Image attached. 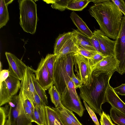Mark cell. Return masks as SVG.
Segmentation results:
<instances>
[{
	"label": "cell",
	"mask_w": 125,
	"mask_h": 125,
	"mask_svg": "<svg viewBox=\"0 0 125 125\" xmlns=\"http://www.w3.org/2000/svg\"><path fill=\"white\" fill-rule=\"evenodd\" d=\"M20 24L24 31L32 34L35 32L38 20L37 5L32 0H18Z\"/></svg>",
	"instance_id": "obj_4"
},
{
	"label": "cell",
	"mask_w": 125,
	"mask_h": 125,
	"mask_svg": "<svg viewBox=\"0 0 125 125\" xmlns=\"http://www.w3.org/2000/svg\"><path fill=\"white\" fill-rule=\"evenodd\" d=\"M4 125H11L10 120L9 118H8Z\"/></svg>",
	"instance_id": "obj_43"
},
{
	"label": "cell",
	"mask_w": 125,
	"mask_h": 125,
	"mask_svg": "<svg viewBox=\"0 0 125 125\" xmlns=\"http://www.w3.org/2000/svg\"><path fill=\"white\" fill-rule=\"evenodd\" d=\"M106 102L108 103L112 107L125 114V103L120 98L110 84L106 91Z\"/></svg>",
	"instance_id": "obj_14"
},
{
	"label": "cell",
	"mask_w": 125,
	"mask_h": 125,
	"mask_svg": "<svg viewBox=\"0 0 125 125\" xmlns=\"http://www.w3.org/2000/svg\"></svg>",
	"instance_id": "obj_47"
},
{
	"label": "cell",
	"mask_w": 125,
	"mask_h": 125,
	"mask_svg": "<svg viewBox=\"0 0 125 125\" xmlns=\"http://www.w3.org/2000/svg\"><path fill=\"white\" fill-rule=\"evenodd\" d=\"M66 41L60 51L57 57L70 53H76L78 52V47L77 44L76 40L74 33Z\"/></svg>",
	"instance_id": "obj_16"
},
{
	"label": "cell",
	"mask_w": 125,
	"mask_h": 125,
	"mask_svg": "<svg viewBox=\"0 0 125 125\" xmlns=\"http://www.w3.org/2000/svg\"><path fill=\"white\" fill-rule=\"evenodd\" d=\"M13 1L0 0V28L5 26L9 20L7 7Z\"/></svg>",
	"instance_id": "obj_18"
},
{
	"label": "cell",
	"mask_w": 125,
	"mask_h": 125,
	"mask_svg": "<svg viewBox=\"0 0 125 125\" xmlns=\"http://www.w3.org/2000/svg\"><path fill=\"white\" fill-rule=\"evenodd\" d=\"M5 54L9 64L10 75L21 81L27 66L14 54L7 52Z\"/></svg>",
	"instance_id": "obj_11"
},
{
	"label": "cell",
	"mask_w": 125,
	"mask_h": 125,
	"mask_svg": "<svg viewBox=\"0 0 125 125\" xmlns=\"http://www.w3.org/2000/svg\"><path fill=\"white\" fill-rule=\"evenodd\" d=\"M91 41L95 51L98 52H101V50L99 43L98 40L94 35L91 38Z\"/></svg>",
	"instance_id": "obj_37"
},
{
	"label": "cell",
	"mask_w": 125,
	"mask_h": 125,
	"mask_svg": "<svg viewBox=\"0 0 125 125\" xmlns=\"http://www.w3.org/2000/svg\"><path fill=\"white\" fill-rule=\"evenodd\" d=\"M51 101L54 104L55 108L60 107L62 104L61 103V95L54 85L52 86L48 90Z\"/></svg>",
	"instance_id": "obj_27"
},
{
	"label": "cell",
	"mask_w": 125,
	"mask_h": 125,
	"mask_svg": "<svg viewBox=\"0 0 125 125\" xmlns=\"http://www.w3.org/2000/svg\"><path fill=\"white\" fill-rule=\"evenodd\" d=\"M12 96L10 95L5 81L0 83V106L8 103Z\"/></svg>",
	"instance_id": "obj_24"
},
{
	"label": "cell",
	"mask_w": 125,
	"mask_h": 125,
	"mask_svg": "<svg viewBox=\"0 0 125 125\" xmlns=\"http://www.w3.org/2000/svg\"><path fill=\"white\" fill-rule=\"evenodd\" d=\"M93 33L99 42L101 53L105 56H115V41L110 39L100 30H94Z\"/></svg>",
	"instance_id": "obj_12"
},
{
	"label": "cell",
	"mask_w": 125,
	"mask_h": 125,
	"mask_svg": "<svg viewBox=\"0 0 125 125\" xmlns=\"http://www.w3.org/2000/svg\"><path fill=\"white\" fill-rule=\"evenodd\" d=\"M45 106L34 107L33 112L34 122L38 125H44Z\"/></svg>",
	"instance_id": "obj_28"
},
{
	"label": "cell",
	"mask_w": 125,
	"mask_h": 125,
	"mask_svg": "<svg viewBox=\"0 0 125 125\" xmlns=\"http://www.w3.org/2000/svg\"><path fill=\"white\" fill-rule=\"evenodd\" d=\"M0 71L2 70V64L1 61L0 63Z\"/></svg>",
	"instance_id": "obj_45"
},
{
	"label": "cell",
	"mask_w": 125,
	"mask_h": 125,
	"mask_svg": "<svg viewBox=\"0 0 125 125\" xmlns=\"http://www.w3.org/2000/svg\"><path fill=\"white\" fill-rule=\"evenodd\" d=\"M124 1H125V0H124Z\"/></svg>",
	"instance_id": "obj_46"
},
{
	"label": "cell",
	"mask_w": 125,
	"mask_h": 125,
	"mask_svg": "<svg viewBox=\"0 0 125 125\" xmlns=\"http://www.w3.org/2000/svg\"><path fill=\"white\" fill-rule=\"evenodd\" d=\"M70 17L73 23L77 28L78 30L80 32L90 38L93 36V33L82 18L75 12H72Z\"/></svg>",
	"instance_id": "obj_15"
},
{
	"label": "cell",
	"mask_w": 125,
	"mask_h": 125,
	"mask_svg": "<svg viewBox=\"0 0 125 125\" xmlns=\"http://www.w3.org/2000/svg\"><path fill=\"white\" fill-rule=\"evenodd\" d=\"M113 74L93 71L90 86L84 84L80 88V96L89 106L100 116L102 104L106 102V95L109 81Z\"/></svg>",
	"instance_id": "obj_2"
},
{
	"label": "cell",
	"mask_w": 125,
	"mask_h": 125,
	"mask_svg": "<svg viewBox=\"0 0 125 125\" xmlns=\"http://www.w3.org/2000/svg\"><path fill=\"white\" fill-rule=\"evenodd\" d=\"M33 105L34 107H43L45 106L36 92L34 94Z\"/></svg>",
	"instance_id": "obj_39"
},
{
	"label": "cell",
	"mask_w": 125,
	"mask_h": 125,
	"mask_svg": "<svg viewBox=\"0 0 125 125\" xmlns=\"http://www.w3.org/2000/svg\"><path fill=\"white\" fill-rule=\"evenodd\" d=\"M61 95L62 105L66 109L75 113L80 117L82 116L85 109L80 97H77L67 87Z\"/></svg>",
	"instance_id": "obj_8"
},
{
	"label": "cell",
	"mask_w": 125,
	"mask_h": 125,
	"mask_svg": "<svg viewBox=\"0 0 125 125\" xmlns=\"http://www.w3.org/2000/svg\"><path fill=\"white\" fill-rule=\"evenodd\" d=\"M5 81L10 95L12 96H15L20 87V80L15 77L9 75Z\"/></svg>",
	"instance_id": "obj_20"
},
{
	"label": "cell",
	"mask_w": 125,
	"mask_h": 125,
	"mask_svg": "<svg viewBox=\"0 0 125 125\" xmlns=\"http://www.w3.org/2000/svg\"><path fill=\"white\" fill-rule=\"evenodd\" d=\"M101 52H97L91 59H88L89 64L92 67L102 60L105 57Z\"/></svg>",
	"instance_id": "obj_32"
},
{
	"label": "cell",
	"mask_w": 125,
	"mask_h": 125,
	"mask_svg": "<svg viewBox=\"0 0 125 125\" xmlns=\"http://www.w3.org/2000/svg\"><path fill=\"white\" fill-rule=\"evenodd\" d=\"M97 52L96 51L89 50L78 47V52L88 59H91Z\"/></svg>",
	"instance_id": "obj_31"
},
{
	"label": "cell",
	"mask_w": 125,
	"mask_h": 125,
	"mask_svg": "<svg viewBox=\"0 0 125 125\" xmlns=\"http://www.w3.org/2000/svg\"><path fill=\"white\" fill-rule=\"evenodd\" d=\"M73 31L76 38L78 47L87 50L96 51L92 44L91 38L83 34L78 29H73Z\"/></svg>",
	"instance_id": "obj_17"
},
{
	"label": "cell",
	"mask_w": 125,
	"mask_h": 125,
	"mask_svg": "<svg viewBox=\"0 0 125 125\" xmlns=\"http://www.w3.org/2000/svg\"><path fill=\"white\" fill-rule=\"evenodd\" d=\"M73 62L76 76L83 84L89 87L93 71L88 59L77 52L74 55Z\"/></svg>",
	"instance_id": "obj_6"
},
{
	"label": "cell",
	"mask_w": 125,
	"mask_h": 125,
	"mask_svg": "<svg viewBox=\"0 0 125 125\" xmlns=\"http://www.w3.org/2000/svg\"><path fill=\"white\" fill-rule=\"evenodd\" d=\"M57 56V55L54 54H48L45 57L46 59V66L48 72L51 78L53 80L54 64Z\"/></svg>",
	"instance_id": "obj_30"
},
{
	"label": "cell",
	"mask_w": 125,
	"mask_h": 125,
	"mask_svg": "<svg viewBox=\"0 0 125 125\" xmlns=\"http://www.w3.org/2000/svg\"><path fill=\"white\" fill-rule=\"evenodd\" d=\"M71 79L74 83L76 88H79L80 89L82 87L83 84L82 83L75 75L74 73H73Z\"/></svg>",
	"instance_id": "obj_38"
},
{
	"label": "cell",
	"mask_w": 125,
	"mask_h": 125,
	"mask_svg": "<svg viewBox=\"0 0 125 125\" xmlns=\"http://www.w3.org/2000/svg\"><path fill=\"white\" fill-rule=\"evenodd\" d=\"M92 2L94 4L89 10L90 14L106 36L115 40L122 24L123 13L112 0H92Z\"/></svg>",
	"instance_id": "obj_1"
},
{
	"label": "cell",
	"mask_w": 125,
	"mask_h": 125,
	"mask_svg": "<svg viewBox=\"0 0 125 125\" xmlns=\"http://www.w3.org/2000/svg\"><path fill=\"white\" fill-rule=\"evenodd\" d=\"M115 56L119 63L117 71L122 75L125 73V16H123L121 27L115 39Z\"/></svg>",
	"instance_id": "obj_7"
},
{
	"label": "cell",
	"mask_w": 125,
	"mask_h": 125,
	"mask_svg": "<svg viewBox=\"0 0 125 125\" xmlns=\"http://www.w3.org/2000/svg\"><path fill=\"white\" fill-rule=\"evenodd\" d=\"M35 70L27 66L21 83L19 94L26 96L32 102L33 105L34 94L35 92L32 75Z\"/></svg>",
	"instance_id": "obj_9"
},
{
	"label": "cell",
	"mask_w": 125,
	"mask_h": 125,
	"mask_svg": "<svg viewBox=\"0 0 125 125\" xmlns=\"http://www.w3.org/2000/svg\"><path fill=\"white\" fill-rule=\"evenodd\" d=\"M100 122L101 125H115L113 123L110 116L103 111L101 116Z\"/></svg>",
	"instance_id": "obj_33"
},
{
	"label": "cell",
	"mask_w": 125,
	"mask_h": 125,
	"mask_svg": "<svg viewBox=\"0 0 125 125\" xmlns=\"http://www.w3.org/2000/svg\"><path fill=\"white\" fill-rule=\"evenodd\" d=\"M91 2L92 0H69L66 9L73 11H81Z\"/></svg>",
	"instance_id": "obj_23"
},
{
	"label": "cell",
	"mask_w": 125,
	"mask_h": 125,
	"mask_svg": "<svg viewBox=\"0 0 125 125\" xmlns=\"http://www.w3.org/2000/svg\"><path fill=\"white\" fill-rule=\"evenodd\" d=\"M8 103L9 107L8 117L11 125H32L25 112L23 98L20 95L12 96Z\"/></svg>",
	"instance_id": "obj_5"
},
{
	"label": "cell",
	"mask_w": 125,
	"mask_h": 125,
	"mask_svg": "<svg viewBox=\"0 0 125 125\" xmlns=\"http://www.w3.org/2000/svg\"><path fill=\"white\" fill-rule=\"evenodd\" d=\"M47 3H51V7L53 9L63 11L67 9L69 0H45Z\"/></svg>",
	"instance_id": "obj_29"
},
{
	"label": "cell",
	"mask_w": 125,
	"mask_h": 125,
	"mask_svg": "<svg viewBox=\"0 0 125 125\" xmlns=\"http://www.w3.org/2000/svg\"><path fill=\"white\" fill-rule=\"evenodd\" d=\"M74 53H70L57 57L54 63V85L60 94L67 87V84L74 73L73 57Z\"/></svg>",
	"instance_id": "obj_3"
},
{
	"label": "cell",
	"mask_w": 125,
	"mask_h": 125,
	"mask_svg": "<svg viewBox=\"0 0 125 125\" xmlns=\"http://www.w3.org/2000/svg\"><path fill=\"white\" fill-rule=\"evenodd\" d=\"M119 63L115 56H105L102 60L91 67L93 71L109 73L113 74L117 71Z\"/></svg>",
	"instance_id": "obj_13"
},
{
	"label": "cell",
	"mask_w": 125,
	"mask_h": 125,
	"mask_svg": "<svg viewBox=\"0 0 125 125\" xmlns=\"http://www.w3.org/2000/svg\"><path fill=\"white\" fill-rule=\"evenodd\" d=\"M83 104L90 117L95 125H100L94 111L84 101Z\"/></svg>",
	"instance_id": "obj_34"
},
{
	"label": "cell",
	"mask_w": 125,
	"mask_h": 125,
	"mask_svg": "<svg viewBox=\"0 0 125 125\" xmlns=\"http://www.w3.org/2000/svg\"><path fill=\"white\" fill-rule=\"evenodd\" d=\"M110 116L115 123L118 125H125V114L112 107L110 111Z\"/></svg>",
	"instance_id": "obj_26"
},
{
	"label": "cell",
	"mask_w": 125,
	"mask_h": 125,
	"mask_svg": "<svg viewBox=\"0 0 125 125\" xmlns=\"http://www.w3.org/2000/svg\"><path fill=\"white\" fill-rule=\"evenodd\" d=\"M52 107L57 113L61 125H77L68 116L64 107L62 105L61 107L57 108Z\"/></svg>",
	"instance_id": "obj_22"
},
{
	"label": "cell",
	"mask_w": 125,
	"mask_h": 125,
	"mask_svg": "<svg viewBox=\"0 0 125 125\" xmlns=\"http://www.w3.org/2000/svg\"><path fill=\"white\" fill-rule=\"evenodd\" d=\"M44 125H55V121L59 119L57 113L53 108L47 105L44 107Z\"/></svg>",
	"instance_id": "obj_19"
},
{
	"label": "cell",
	"mask_w": 125,
	"mask_h": 125,
	"mask_svg": "<svg viewBox=\"0 0 125 125\" xmlns=\"http://www.w3.org/2000/svg\"><path fill=\"white\" fill-rule=\"evenodd\" d=\"M73 31L69 32L60 34L56 39L55 42L54 54L58 55L61 49L66 41L71 37Z\"/></svg>",
	"instance_id": "obj_21"
},
{
	"label": "cell",
	"mask_w": 125,
	"mask_h": 125,
	"mask_svg": "<svg viewBox=\"0 0 125 125\" xmlns=\"http://www.w3.org/2000/svg\"><path fill=\"white\" fill-rule=\"evenodd\" d=\"M67 85V87L69 90L72 91L77 97H79L76 92L74 83L72 81L71 79L68 82Z\"/></svg>",
	"instance_id": "obj_42"
},
{
	"label": "cell",
	"mask_w": 125,
	"mask_h": 125,
	"mask_svg": "<svg viewBox=\"0 0 125 125\" xmlns=\"http://www.w3.org/2000/svg\"><path fill=\"white\" fill-rule=\"evenodd\" d=\"M10 75L9 69L2 70L0 71V83L5 81Z\"/></svg>",
	"instance_id": "obj_40"
},
{
	"label": "cell",
	"mask_w": 125,
	"mask_h": 125,
	"mask_svg": "<svg viewBox=\"0 0 125 125\" xmlns=\"http://www.w3.org/2000/svg\"><path fill=\"white\" fill-rule=\"evenodd\" d=\"M32 79L36 92L45 106L48 105L47 97L45 90L40 84L36 79L34 74L32 75Z\"/></svg>",
	"instance_id": "obj_25"
},
{
	"label": "cell",
	"mask_w": 125,
	"mask_h": 125,
	"mask_svg": "<svg viewBox=\"0 0 125 125\" xmlns=\"http://www.w3.org/2000/svg\"><path fill=\"white\" fill-rule=\"evenodd\" d=\"M115 4L125 16V2L123 0H113Z\"/></svg>",
	"instance_id": "obj_36"
},
{
	"label": "cell",
	"mask_w": 125,
	"mask_h": 125,
	"mask_svg": "<svg viewBox=\"0 0 125 125\" xmlns=\"http://www.w3.org/2000/svg\"><path fill=\"white\" fill-rule=\"evenodd\" d=\"M116 93L121 95H125V83L122 84L120 85L113 88Z\"/></svg>",
	"instance_id": "obj_41"
},
{
	"label": "cell",
	"mask_w": 125,
	"mask_h": 125,
	"mask_svg": "<svg viewBox=\"0 0 125 125\" xmlns=\"http://www.w3.org/2000/svg\"><path fill=\"white\" fill-rule=\"evenodd\" d=\"M55 125H61L59 123L57 120H56L55 121Z\"/></svg>",
	"instance_id": "obj_44"
},
{
	"label": "cell",
	"mask_w": 125,
	"mask_h": 125,
	"mask_svg": "<svg viewBox=\"0 0 125 125\" xmlns=\"http://www.w3.org/2000/svg\"><path fill=\"white\" fill-rule=\"evenodd\" d=\"M46 63V57L42 58L34 73L36 80L45 90L49 89L54 84V80L50 76Z\"/></svg>",
	"instance_id": "obj_10"
},
{
	"label": "cell",
	"mask_w": 125,
	"mask_h": 125,
	"mask_svg": "<svg viewBox=\"0 0 125 125\" xmlns=\"http://www.w3.org/2000/svg\"><path fill=\"white\" fill-rule=\"evenodd\" d=\"M23 104L24 109L27 116L32 122H34L33 112L27 106L26 103L23 101Z\"/></svg>",
	"instance_id": "obj_35"
}]
</instances>
